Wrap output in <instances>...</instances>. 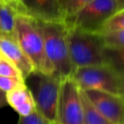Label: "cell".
Masks as SVG:
<instances>
[{"instance_id":"7","label":"cell","mask_w":124,"mask_h":124,"mask_svg":"<svg viewBox=\"0 0 124 124\" xmlns=\"http://www.w3.org/2000/svg\"><path fill=\"white\" fill-rule=\"evenodd\" d=\"M57 119L58 124H84L80 89L71 77L61 80Z\"/></svg>"},{"instance_id":"6","label":"cell","mask_w":124,"mask_h":124,"mask_svg":"<svg viewBox=\"0 0 124 124\" xmlns=\"http://www.w3.org/2000/svg\"><path fill=\"white\" fill-rule=\"evenodd\" d=\"M117 10L115 0H92L64 22L80 30L101 34L105 23Z\"/></svg>"},{"instance_id":"10","label":"cell","mask_w":124,"mask_h":124,"mask_svg":"<svg viewBox=\"0 0 124 124\" xmlns=\"http://www.w3.org/2000/svg\"><path fill=\"white\" fill-rule=\"evenodd\" d=\"M0 52L4 58L15 65L24 80L35 71L32 63L18 44L15 37L0 34Z\"/></svg>"},{"instance_id":"1","label":"cell","mask_w":124,"mask_h":124,"mask_svg":"<svg viewBox=\"0 0 124 124\" xmlns=\"http://www.w3.org/2000/svg\"><path fill=\"white\" fill-rule=\"evenodd\" d=\"M15 40L30 59L35 71L54 74L53 68L46 57L39 20L17 15L15 26Z\"/></svg>"},{"instance_id":"5","label":"cell","mask_w":124,"mask_h":124,"mask_svg":"<svg viewBox=\"0 0 124 124\" xmlns=\"http://www.w3.org/2000/svg\"><path fill=\"white\" fill-rule=\"evenodd\" d=\"M78 88L121 95L122 78L106 64L78 67L70 76Z\"/></svg>"},{"instance_id":"25","label":"cell","mask_w":124,"mask_h":124,"mask_svg":"<svg viewBox=\"0 0 124 124\" xmlns=\"http://www.w3.org/2000/svg\"><path fill=\"white\" fill-rule=\"evenodd\" d=\"M3 58H4V56H3V55L1 54V52H0V60H1L2 59H3Z\"/></svg>"},{"instance_id":"19","label":"cell","mask_w":124,"mask_h":124,"mask_svg":"<svg viewBox=\"0 0 124 124\" xmlns=\"http://www.w3.org/2000/svg\"><path fill=\"white\" fill-rule=\"evenodd\" d=\"M0 76L23 79L20 71L15 67V65L8 61L6 58H3L0 60Z\"/></svg>"},{"instance_id":"8","label":"cell","mask_w":124,"mask_h":124,"mask_svg":"<svg viewBox=\"0 0 124 124\" xmlns=\"http://www.w3.org/2000/svg\"><path fill=\"white\" fill-rule=\"evenodd\" d=\"M85 94L95 107L112 124H124V100L121 95L85 90Z\"/></svg>"},{"instance_id":"12","label":"cell","mask_w":124,"mask_h":124,"mask_svg":"<svg viewBox=\"0 0 124 124\" xmlns=\"http://www.w3.org/2000/svg\"><path fill=\"white\" fill-rule=\"evenodd\" d=\"M104 59L105 64L109 66L121 78H124V48L106 47Z\"/></svg>"},{"instance_id":"16","label":"cell","mask_w":124,"mask_h":124,"mask_svg":"<svg viewBox=\"0 0 124 124\" xmlns=\"http://www.w3.org/2000/svg\"><path fill=\"white\" fill-rule=\"evenodd\" d=\"M124 30V10H117L105 23L101 34L111 31Z\"/></svg>"},{"instance_id":"21","label":"cell","mask_w":124,"mask_h":124,"mask_svg":"<svg viewBox=\"0 0 124 124\" xmlns=\"http://www.w3.org/2000/svg\"><path fill=\"white\" fill-rule=\"evenodd\" d=\"M3 3L13 9L17 15H21V0H3Z\"/></svg>"},{"instance_id":"11","label":"cell","mask_w":124,"mask_h":124,"mask_svg":"<svg viewBox=\"0 0 124 124\" xmlns=\"http://www.w3.org/2000/svg\"><path fill=\"white\" fill-rule=\"evenodd\" d=\"M6 101L20 116H27L36 111L32 94L26 84L6 93Z\"/></svg>"},{"instance_id":"24","label":"cell","mask_w":124,"mask_h":124,"mask_svg":"<svg viewBox=\"0 0 124 124\" xmlns=\"http://www.w3.org/2000/svg\"><path fill=\"white\" fill-rule=\"evenodd\" d=\"M121 96L124 100V78H122L121 82Z\"/></svg>"},{"instance_id":"22","label":"cell","mask_w":124,"mask_h":124,"mask_svg":"<svg viewBox=\"0 0 124 124\" xmlns=\"http://www.w3.org/2000/svg\"><path fill=\"white\" fill-rule=\"evenodd\" d=\"M7 104L6 101V93L0 89V108L5 106Z\"/></svg>"},{"instance_id":"26","label":"cell","mask_w":124,"mask_h":124,"mask_svg":"<svg viewBox=\"0 0 124 124\" xmlns=\"http://www.w3.org/2000/svg\"><path fill=\"white\" fill-rule=\"evenodd\" d=\"M45 124H54V123H47V122H46Z\"/></svg>"},{"instance_id":"4","label":"cell","mask_w":124,"mask_h":124,"mask_svg":"<svg viewBox=\"0 0 124 124\" xmlns=\"http://www.w3.org/2000/svg\"><path fill=\"white\" fill-rule=\"evenodd\" d=\"M61 80L54 74L33 71L25 79L26 86L32 94L36 109L43 119L50 123L58 124L57 107Z\"/></svg>"},{"instance_id":"20","label":"cell","mask_w":124,"mask_h":124,"mask_svg":"<svg viewBox=\"0 0 124 124\" xmlns=\"http://www.w3.org/2000/svg\"><path fill=\"white\" fill-rule=\"evenodd\" d=\"M46 121L40 115L37 111L27 116H20L19 118L18 124H45Z\"/></svg>"},{"instance_id":"3","label":"cell","mask_w":124,"mask_h":124,"mask_svg":"<svg viewBox=\"0 0 124 124\" xmlns=\"http://www.w3.org/2000/svg\"><path fill=\"white\" fill-rule=\"evenodd\" d=\"M67 41L70 60L75 69L105 64L106 46L102 34L67 26Z\"/></svg>"},{"instance_id":"17","label":"cell","mask_w":124,"mask_h":124,"mask_svg":"<svg viewBox=\"0 0 124 124\" xmlns=\"http://www.w3.org/2000/svg\"><path fill=\"white\" fill-rule=\"evenodd\" d=\"M105 46L110 48H124V30L102 34Z\"/></svg>"},{"instance_id":"14","label":"cell","mask_w":124,"mask_h":124,"mask_svg":"<svg viewBox=\"0 0 124 124\" xmlns=\"http://www.w3.org/2000/svg\"><path fill=\"white\" fill-rule=\"evenodd\" d=\"M17 13L3 3H0V34L15 37V18Z\"/></svg>"},{"instance_id":"18","label":"cell","mask_w":124,"mask_h":124,"mask_svg":"<svg viewBox=\"0 0 124 124\" xmlns=\"http://www.w3.org/2000/svg\"><path fill=\"white\" fill-rule=\"evenodd\" d=\"M25 84V80L21 78L0 76V89L5 93H8L17 88H20Z\"/></svg>"},{"instance_id":"13","label":"cell","mask_w":124,"mask_h":124,"mask_svg":"<svg viewBox=\"0 0 124 124\" xmlns=\"http://www.w3.org/2000/svg\"><path fill=\"white\" fill-rule=\"evenodd\" d=\"M80 96L83 105L84 124H112L95 107L81 89Z\"/></svg>"},{"instance_id":"23","label":"cell","mask_w":124,"mask_h":124,"mask_svg":"<svg viewBox=\"0 0 124 124\" xmlns=\"http://www.w3.org/2000/svg\"><path fill=\"white\" fill-rule=\"evenodd\" d=\"M117 6V10H124V0H115Z\"/></svg>"},{"instance_id":"2","label":"cell","mask_w":124,"mask_h":124,"mask_svg":"<svg viewBox=\"0 0 124 124\" xmlns=\"http://www.w3.org/2000/svg\"><path fill=\"white\" fill-rule=\"evenodd\" d=\"M45 52L54 75L60 78L70 77L75 67L70 60L67 41V26L64 21H40Z\"/></svg>"},{"instance_id":"9","label":"cell","mask_w":124,"mask_h":124,"mask_svg":"<svg viewBox=\"0 0 124 124\" xmlns=\"http://www.w3.org/2000/svg\"><path fill=\"white\" fill-rule=\"evenodd\" d=\"M21 15L43 22L64 21L59 0H21Z\"/></svg>"},{"instance_id":"15","label":"cell","mask_w":124,"mask_h":124,"mask_svg":"<svg viewBox=\"0 0 124 124\" xmlns=\"http://www.w3.org/2000/svg\"><path fill=\"white\" fill-rule=\"evenodd\" d=\"M91 1L92 0H59V6L64 21L76 15Z\"/></svg>"}]
</instances>
